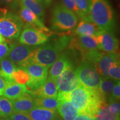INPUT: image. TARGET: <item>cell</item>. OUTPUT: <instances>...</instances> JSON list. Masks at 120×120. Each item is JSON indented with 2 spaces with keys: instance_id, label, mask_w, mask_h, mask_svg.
<instances>
[{
  "instance_id": "cell-1",
  "label": "cell",
  "mask_w": 120,
  "mask_h": 120,
  "mask_svg": "<svg viewBox=\"0 0 120 120\" xmlns=\"http://www.w3.org/2000/svg\"><path fill=\"white\" fill-rule=\"evenodd\" d=\"M57 98L70 100L79 113L87 114L94 117L102 105L106 102L98 89H90L82 85L68 94L58 93Z\"/></svg>"
},
{
  "instance_id": "cell-2",
  "label": "cell",
  "mask_w": 120,
  "mask_h": 120,
  "mask_svg": "<svg viewBox=\"0 0 120 120\" xmlns=\"http://www.w3.org/2000/svg\"><path fill=\"white\" fill-rule=\"evenodd\" d=\"M72 38V36L64 34L51 42L37 46L30 55L29 63L40 64L49 68L68 47Z\"/></svg>"
},
{
  "instance_id": "cell-3",
  "label": "cell",
  "mask_w": 120,
  "mask_h": 120,
  "mask_svg": "<svg viewBox=\"0 0 120 120\" xmlns=\"http://www.w3.org/2000/svg\"><path fill=\"white\" fill-rule=\"evenodd\" d=\"M87 20L101 31H113L115 26L114 12L107 0H90Z\"/></svg>"
},
{
  "instance_id": "cell-4",
  "label": "cell",
  "mask_w": 120,
  "mask_h": 120,
  "mask_svg": "<svg viewBox=\"0 0 120 120\" xmlns=\"http://www.w3.org/2000/svg\"><path fill=\"white\" fill-rule=\"evenodd\" d=\"M78 23V16L63 4H57L52 9V28L58 31H70Z\"/></svg>"
},
{
  "instance_id": "cell-5",
  "label": "cell",
  "mask_w": 120,
  "mask_h": 120,
  "mask_svg": "<svg viewBox=\"0 0 120 120\" xmlns=\"http://www.w3.org/2000/svg\"><path fill=\"white\" fill-rule=\"evenodd\" d=\"M24 23L19 15L7 10L0 11V34L10 40L17 38L24 27Z\"/></svg>"
},
{
  "instance_id": "cell-6",
  "label": "cell",
  "mask_w": 120,
  "mask_h": 120,
  "mask_svg": "<svg viewBox=\"0 0 120 120\" xmlns=\"http://www.w3.org/2000/svg\"><path fill=\"white\" fill-rule=\"evenodd\" d=\"M76 72L82 85L90 89H98L101 77L94 64L82 61L76 68Z\"/></svg>"
},
{
  "instance_id": "cell-7",
  "label": "cell",
  "mask_w": 120,
  "mask_h": 120,
  "mask_svg": "<svg viewBox=\"0 0 120 120\" xmlns=\"http://www.w3.org/2000/svg\"><path fill=\"white\" fill-rule=\"evenodd\" d=\"M58 93L68 94L81 84L78 79L76 68L72 62H69L56 79Z\"/></svg>"
},
{
  "instance_id": "cell-8",
  "label": "cell",
  "mask_w": 120,
  "mask_h": 120,
  "mask_svg": "<svg viewBox=\"0 0 120 120\" xmlns=\"http://www.w3.org/2000/svg\"><path fill=\"white\" fill-rule=\"evenodd\" d=\"M25 68L27 71L30 77L26 85L28 91H35L41 87L47 78L49 68L40 64L31 62Z\"/></svg>"
},
{
  "instance_id": "cell-9",
  "label": "cell",
  "mask_w": 120,
  "mask_h": 120,
  "mask_svg": "<svg viewBox=\"0 0 120 120\" xmlns=\"http://www.w3.org/2000/svg\"><path fill=\"white\" fill-rule=\"evenodd\" d=\"M37 46H28L20 43L10 45L8 57L17 66L25 68L29 64V58Z\"/></svg>"
},
{
  "instance_id": "cell-10",
  "label": "cell",
  "mask_w": 120,
  "mask_h": 120,
  "mask_svg": "<svg viewBox=\"0 0 120 120\" xmlns=\"http://www.w3.org/2000/svg\"><path fill=\"white\" fill-rule=\"evenodd\" d=\"M24 28L19 36V42L28 46H39L47 42L49 36L42 31L28 26Z\"/></svg>"
},
{
  "instance_id": "cell-11",
  "label": "cell",
  "mask_w": 120,
  "mask_h": 120,
  "mask_svg": "<svg viewBox=\"0 0 120 120\" xmlns=\"http://www.w3.org/2000/svg\"><path fill=\"white\" fill-rule=\"evenodd\" d=\"M99 49L106 53H118L119 43L112 31H101L96 36Z\"/></svg>"
},
{
  "instance_id": "cell-12",
  "label": "cell",
  "mask_w": 120,
  "mask_h": 120,
  "mask_svg": "<svg viewBox=\"0 0 120 120\" xmlns=\"http://www.w3.org/2000/svg\"><path fill=\"white\" fill-rule=\"evenodd\" d=\"M19 16L25 26H28L36 28L45 33L48 36L52 34L51 31L45 25L44 22L36 15L20 4Z\"/></svg>"
},
{
  "instance_id": "cell-13",
  "label": "cell",
  "mask_w": 120,
  "mask_h": 120,
  "mask_svg": "<svg viewBox=\"0 0 120 120\" xmlns=\"http://www.w3.org/2000/svg\"><path fill=\"white\" fill-rule=\"evenodd\" d=\"M70 45L80 52L81 55L91 51L100 50L96 37L94 36L76 35L75 37L73 36Z\"/></svg>"
},
{
  "instance_id": "cell-14",
  "label": "cell",
  "mask_w": 120,
  "mask_h": 120,
  "mask_svg": "<svg viewBox=\"0 0 120 120\" xmlns=\"http://www.w3.org/2000/svg\"><path fill=\"white\" fill-rule=\"evenodd\" d=\"M117 61H120L118 53L102 52L94 65L101 77H109V66L112 63Z\"/></svg>"
},
{
  "instance_id": "cell-15",
  "label": "cell",
  "mask_w": 120,
  "mask_h": 120,
  "mask_svg": "<svg viewBox=\"0 0 120 120\" xmlns=\"http://www.w3.org/2000/svg\"><path fill=\"white\" fill-rule=\"evenodd\" d=\"M31 96L37 97H51L57 98L58 95V90L56 80L48 77L46 81L41 87L35 91H28Z\"/></svg>"
},
{
  "instance_id": "cell-16",
  "label": "cell",
  "mask_w": 120,
  "mask_h": 120,
  "mask_svg": "<svg viewBox=\"0 0 120 120\" xmlns=\"http://www.w3.org/2000/svg\"><path fill=\"white\" fill-rule=\"evenodd\" d=\"M68 49L66 51H64L56 61L51 66V68L49 71V77L56 80L60 74L62 72L66 66L69 62H71L70 60V52L71 48L68 46Z\"/></svg>"
},
{
  "instance_id": "cell-17",
  "label": "cell",
  "mask_w": 120,
  "mask_h": 120,
  "mask_svg": "<svg viewBox=\"0 0 120 120\" xmlns=\"http://www.w3.org/2000/svg\"><path fill=\"white\" fill-rule=\"evenodd\" d=\"M12 101L14 112L28 113L36 107L34 100L29 93L22 94Z\"/></svg>"
},
{
  "instance_id": "cell-18",
  "label": "cell",
  "mask_w": 120,
  "mask_h": 120,
  "mask_svg": "<svg viewBox=\"0 0 120 120\" xmlns=\"http://www.w3.org/2000/svg\"><path fill=\"white\" fill-rule=\"evenodd\" d=\"M31 120H58L60 117L56 109L35 107L28 113Z\"/></svg>"
},
{
  "instance_id": "cell-19",
  "label": "cell",
  "mask_w": 120,
  "mask_h": 120,
  "mask_svg": "<svg viewBox=\"0 0 120 120\" xmlns=\"http://www.w3.org/2000/svg\"><path fill=\"white\" fill-rule=\"evenodd\" d=\"M59 104L57 112L63 120H74L79 114L77 109L74 107L70 100H58Z\"/></svg>"
},
{
  "instance_id": "cell-20",
  "label": "cell",
  "mask_w": 120,
  "mask_h": 120,
  "mask_svg": "<svg viewBox=\"0 0 120 120\" xmlns=\"http://www.w3.org/2000/svg\"><path fill=\"white\" fill-rule=\"evenodd\" d=\"M28 88L25 84H19L15 81L6 83L3 96L10 100H13L22 94L28 93Z\"/></svg>"
},
{
  "instance_id": "cell-21",
  "label": "cell",
  "mask_w": 120,
  "mask_h": 120,
  "mask_svg": "<svg viewBox=\"0 0 120 120\" xmlns=\"http://www.w3.org/2000/svg\"><path fill=\"white\" fill-rule=\"evenodd\" d=\"M101 31L97 25L93 22L87 19H81L75 28L74 34L76 35L96 36Z\"/></svg>"
},
{
  "instance_id": "cell-22",
  "label": "cell",
  "mask_w": 120,
  "mask_h": 120,
  "mask_svg": "<svg viewBox=\"0 0 120 120\" xmlns=\"http://www.w3.org/2000/svg\"><path fill=\"white\" fill-rule=\"evenodd\" d=\"M16 68L17 66L8 58L6 57L0 61V75L6 83L14 81L13 75Z\"/></svg>"
},
{
  "instance_id": "cell-23",
  "label": "cell",
  "mask_w": 120,
  "mask_h": 120,
  "mask_svg": "<svg viewBox=\"0 0 120 120\" xmlns=\"http://www.w3.org/2000/svg\"><path fill=\"white\" fill-rule=\"evenodd\" d=\"M117 81L110 77H101L98 90L106 101H108L110 98Z\"/></svg>"
},
{
  "instance_id": "cell-24",
  "label": "cell",
  "mask_w": 120,
  "mask_h": 120,
  "mask_svg": "<svg viewBox=\"0 0 120 120\" xmlns=\"http://www.w3.org/2000/svg\"><path fill=\"white\" fill-rule=\"evenodd\" d=\"M19 4L33 12L43 22H44V9L42 4L37 0H19Z\"/></svg>"
},
{
  "instance_id": "cell-25",
  "label": "cell",
  "mask_w": 120,
  "mask_h": 120,
  "mask_svg": "<svg viewBox=\"0 0 120 120\" xmlns=\"http://www.w3.org/2000/svg\"><path fill=\"white\" fill-rule=\"evenodd\" d=\"M35 106L49 109H57L58 101L57 98L51 97H37L34 99Z\"/></svg>"
},
{
  "instance_id": "cell-26",
  "label": "cell",
  "mask_w": 120,
  "mask_h": 120,
  "mask_svg": "<svg viewBox=\"0 0 120 120\" xmlns=\"http://www.w3.org/2000/svg\"><path fill=\"white\" fill-rule=\"evenodd\" d=\"M13 110V101L5 96H0V117L5 118L10 116Z\"/></svg>"
},
{
  "instance_id": "cell-27",
  "label": "cell",
  "mask_w": 120,
  "mask_h": 120,
  "mask_svg": "<svg viewBox=\"0 0 120 120\" xmlns=\"http://www.w3.org/2000/svg\"><path fill=\"white\" fill-rule=\"evenodd\" d=\"M117 117L118 116L111 113L109 109L108 103L105 102L100 108L95 118L96 120H115Z\"/></svg>"
},
{
  "instance_id": "cell-28",
  "label": "cell",
  "mask_w": 120,
  "mask_h": 120,
  "mask_svg": "<svg viewBox=\"0 0 120 120\" xmlns=\"http://www.w3.org/2000/svg\"><path fill=\"white\" fill-rule=\"evenodd\" d=\"M13 80L19 84H25L29 80V75L25 68L17 67L13 75Z\"/></svg>"
},
{
  "instance_id": "cell-29",
  "label": "cell",
  "mask_w": 120,
  "mask_h": 120,
  "mask_svg": "<svg viewBox=\"0 0 120 120\" xmlns=\"http://www.w3.org/2000/svg\"><path fill=\"white\" fill-rule=\"evenodd\" d=\"M79 11L82 15L81 19H87L88 11H89L90 0H75Z\"/></svg>"
},
{
  "instance_id": "cell-30",
  "label": "cell",
  "mask_w": 120,
  "mask_h": 120,
  "mask_svg": "<svg viewBox=\"0 0 120 120\" xmlns=\"http://www.w3.org/2000/svg\"><path fill=\"white\" fill-rule=\"evenodd\" d=\"M109 77L120 81V61H116L110 64L109 69Z\"/></svg>"
},
{
  "instance_id": "cell-31",
  "label": "cell",
  "mask_w": 120,
  "mask_h": 120,
  "mask_svg": "<svg viewBox=\"0 0 120 120\" xmlns=\"http://www.w3.org/2000/svg\"><path fill=\"white\" fill-rule=\"evenodd\" d=\"M63 4L67 8L73 12L78 16V17L82 18V15L79 11L75 0H62Z\"/></svg>"
},
{
  "instance_id": "cell-32",
  "label": "cell",
  "mask_w": 120,
  "mask_h": 120,
  "mask_svg": "<svg viewBox=\"0 0 120 120\" xmlns=\"http://www.w3.org/2000/svg\"><path fill=\"white\" fill-rule=\"evenodd\" d=\"M120 98V82L117 81L115 84L112 91V94L110 98L108 100V102L111 101H119Z\"/></svg>"
},
{
  "instance_id": "cell-33",
  "label": "cell",
  "mask_w": 120,
  "mask_h": 120,
  "mask_svg": "<svg viewBox=\"0 0 120 120\" xmlns=\"http://www.w3.org/2000/svg\"><path fill=\"white\" fill-rule=\"evenodd\" d=\"M109 109L111 113L116 116H120V105L119 101H111L108 102Z\"/></svg>"
},
{
  "instance_id": "cell-34",
  "label": "cell",
  "mask_w": 120,
  "mask_h": 120,
  "mask_svg": "<svg viewBox=\"0 0 120 120\" xmlns=\"http://www.w3.org/2000/svg\"><path fill=\"white\" fill-rule=\"evenodd\" d=\"M10 47L5 42L0 43V61L8 57Z\"/></svg>"
},
{
  "instance_id": "cell-35",
  "label": "cell",
  "mask_w": 120,
  "mask_h": 120,
  "mask_svg": "<svg viewBox=\"0 0 120 120\" xmlns=\"http://www.w3.org/2000/svg\"><path fill=\"white\" fill-rule=\"evenodd\" d=\"M14 120H31L28 113L13 112L10 116Z\"/></svg>"
},
{
  "instance_id": "cell-36",
  "label": "cell",
  "mask_w": 120,
  "mask_h": 120,
  "mask_svg": "<svg viewBox=\"0 0 120 120\" xmlns=\"http://www.w3.org/2000/svg\"><path fill=\"white\" fill-rule=\"evenodd\" d=\"M74 120H96L95 117L83 113H79L76 117L75 118Z\"/></svg>"
},
{
  "instance_id": "cell-37",
  "label": "cell",
  "mask_w": 120,
  "mask_h": 120,
  "mask_svg": "<svg viewBox=\"0 0 120 120\" xmlns=\"http://www.w3.org/2000/svg\"><path fill=\"white\" fill-rule=\"evenodd\" d=\"M6 86V82L0 75V96H2L4 94Z\"/></svg>"
},
{
  "instance_id": "cell-38",
  "label": "cell",
  "mask_w": 120,
  "mask_h": 120,
  "mask_svg": "<svg viewBox=\"0 0 120 120\" xmlns=\"http://www.w3.org/2000/svg\"><path fill=\"white\" fill-rule=\"evenodd\" d=\"M16 0H0L1 4H13L16 3Z\"/></svg>"
},
{
  "instance_id": "cell-39",
  "label": "cell",
  "mask_w": 120,
  "mask_h": 120,
  "mask_svg": "<svg viewBox=\"0 0 120 120\" xmlns=\"http://www.w3.org/2000/svg\"><path fill=\"white\" fill-rule=\"evenodd\" d=\"M52 1V0H43V2H44L46 6H49L50 4H51Z\"/></svg>"
},
{
  "instance_id": "cell-40",
  "label": "cell",
  "mask_w": 120,
  "mask_h": 120,
  "mask_svg": "<svg viewBox=\"0 0 120 120\" xmlns=\"http://www.w3.org/2000/svg\"><path fill=\"white\" fill-rule=\"evenodd\" d=\"M5 42V38L3 36L0 34V43H2Z\"/></svg>"
},
{
  "instance_id": "cell-41",
  "label": "cell",
  "mask_w": 120,
  "mask_h": 120,
  "mask_svg": "<svg viewBox=\"0 0 120 120\" xmlns=\"http://www.w3.org/2000/svg\"><path fill=\"white\" fill-rule=\"evenodd\" d=\"M4 120H13L11 116H8V117H7L4 118Z\"/></svg>"
},
{
  "instance_id": "cell-42",
  "label": "cell",
  "mask_w": 120,
  "mask_h": 120,
  "mask_svg": "<svg viewBox=\"0 0 120 120\" xmlns=\"http://www.w3.org/2000/svg\"><path fill=\"white\" fill-rule=\"evenodd\" d=\"M39 2H40L42 4L43 3V0H37Z\"/></svg>"
},
{
  "instance_id": "cell-43",
  "label": "cell",
  "mask_w": 120,
  "mask_h": 120,
  "mask_svg": "<svg viewBox=\"0 0 120 120\" xmlns=\"http://www.w3.org/2000/svg\"><path fill=\"white\" fill-rule=\"evenodd\" d=\"M0 120H4V118L0 117Z\"/></svg>"
},
{
  "instance_id": "cell-44",
  "label": "cell",
  "mask_w": 120,
  "mask_h": 120,
  "mask_svg": "<svg viewBox=\"0 0 120 120\" xmlns=\"http://www.w3.org/2000/svg\"><path fill=\"white\" fill-rule=\"evenodd\" d=\"M58 120H63L62 119V118H61H61H59V119H58Z\"/></svg>"
}]
</instances>
